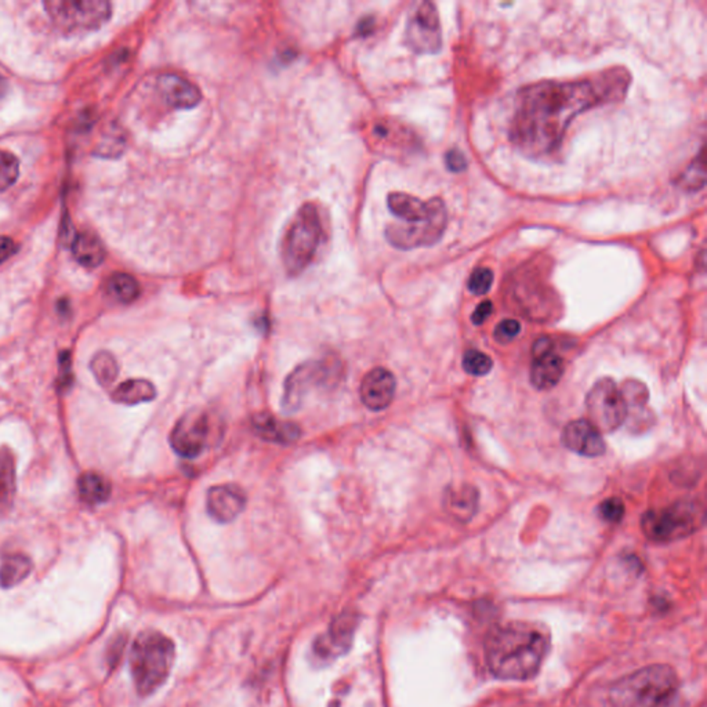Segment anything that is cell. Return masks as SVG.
<instances>
[{
	"label": "cell",
	"mask_w": 707,
	"mask_h": 707,
	"mask_svg": "<svg viewBox=\"0 0 707 707\" xmlns=\"http://www.w3.org/2000/svg\"><path fill=\"white\" fill-rule=\"evenodd\" d=\"M631 81L626 69L615 66L579 81H543L524 87L517 95L510 127L511 143L530 158H554L575 117L621 100Z\"/></svg>",
	"instance_id": "obj_1"
},
{
	"label": "cell",
	"mask_w": 707,
	"mask_h": 707,
	"mask_svg": "<svg viewBox=\"0 0 707 707\" xmlns=\"http://www.w3.org/2000/svg\"><path fill=\"white\" fill-rule=\"evenodd\" d=\"M550 650V639L535 624H504L490 631L485 642V659L490 673L500 680L525 682L540 671Z\"/></svg>",
	"instance_id": "obj_2"
},
{
	"label": "cell",
	"mask_w": 707,
	"mask_h": 707,
	"mask_svg": "<svg viewBox=\"0 0 707 707\" xmlns=\"http://www.w3.org/2000/svg\"><path fill=\"white\" fill-rule=\"evenodd\" d=\"M175 662V644L159 631H146L136 637L130 651V672L140 696L157 692L167 682Z\"/></svg>",
	"instance_id": "obj_3"
},
{
	"label": "cell",
	"mask_w": 707,
	"mask_h": 707,
	"mask_svg": "<svg viewBox=\"0 0 707 707\" xmlns=\"http://www.w3.org/2000/svg\"><path fill=\"white\" fill-rule=\"evenodd\" d=\"M679 680L671 666L653 664L623 677L611 688L613 707H663L673 698Z\"/></svg>",
	"instance_id": "obj_4"
},
{
	"label": "cell",
	"mask_w": 707,
	"mask_h": 707,
	"mask_svg": "<svg viewBox=\"0 0 707 707\" xmlns=\"http://www.w3.org/2000/svg\"><path fill=\"white\" fill-rule=\"evenodd\" d=\"M322 234L321 217L316 205H303L282 239V261L290 277L300 275L314 260Z\"/></svg>",
	"instance_id": "obj_5"
},
{
	"label": "cell",
	"mask_w": 707,
	"mask_h": 707,
	"mask_svg": "<svg viewBox=\"0 0 707 707\" xmlns=\"http://www.w3.org/2000/svg\"><path fill=\"white\" fill-rule=\"evenodd\" d=\"M704 521L703 509L695 501L682 500L664 509L650 510L641 520L642 532L656 543L687 538Z\"/></svg>",
	"instance_id": "obj_6"
},
{
	"label": "cell",
	"mask_w": 707,
	"mask_h": 707,
	"mask_svg": "<svg viewBox=\"0 0 707 707\" xmlns=\"http://www.w3.org/2000/svg\"><path fill=\"white\" fill-rule=\"evenodd\" d=\"M343 368L336 359L308 361L296 368L285 381L282 408L285 412H296L312 389H330L338 384Z\"/></svg>",
	"instance_id": "obj_7"
},
{
	"label": "cell",
	"mask_w": 707,
	"mask_h": 707,
	"mask_svg": "<svg viewBox=\"0 0 707 707\" xmlns=\"http://www.w3.org/2000/svg\"><path fill=\"white\" fill-rule=\"evenodd\" d=\"M44 6L52 23L64 32L95 31L112 15L106 0H49Z\"/></svg>",
	"instance_id": "obj_8"
},
{
	"label": "cell",
	"mask_w": 707,
	"mask_h": 707,
	"mask_svg": "<svg viewBox=\"0 0 707 707\" xmlns=\"http://www.w3.org/2000/svg\"><path fill=\"white\" fill-rule=\"evenodd\" d=\"M589 421L600 433H613L626 421L629 408L612 379L597 381L586 397Z\"/></svg>",
	"instance_id": "obj_9"
},
{
	"label": "cell",
	"mask_w": 707,
	"mask_h": 707,
	"mask_svg": "<svg viewBox=\"0 0 707 707\" xmlns=\"http://www.w3.org/2000/svg\"><path fill=\"white\" fill-rule=\"evenodd\" d=\"M405 42L416 55H436L442 47L439 10L431 2L413 7L405 29Z\"/></svg>",
	"instance_id": "obj_10"
},
{
	"label": "cell",
	"mask_w": 707,
	"mask_h": 707,
	"mask_svg": "<svg viewBox=\"0 0 707 707\" xmlns=\"http://www.w3.org/2000/svg\"><path fill=\"white\" fill-rule=\"evenodd\" d=\"M448 226V210L442 209L427 220L415 224H389L386 239L399 250H413L439 244Z\"/></svg>",
	"instance_id": "obj_11"
},
{
	"label": "cell",
	"mask_w": 707,
	"mask_h": 707,
	"mask_svg": "<svg viewBox=\"0 0 707 707\" xmlns=\"http://www.w3.org/2000/svg\"><path fill=\"white\" fill-rule=\"evenodd\" d=\"M209 437V420L201 410L186 413L170 434V445L181 458L194 459L204 452Z\"/></svg>",
	"instance_id": "obj_12"
},
{
	"label": "cell",
	"mask_w": 707,
	"mask_h": 707,
	"mask_svg": "<svg viewBox=\"0 0 707 707\" xmlns=\"http://www.w3.org/2000/svg\"><path fill=\"white\" fill-rule=\"evenodd\" d=\"M533 361L530 367V381L540 391L554 389L561 381L565 372L564 359L553 349V341L540 338L533 344Z\"/></svg>",
	"instance_id": "obj_13"
},
{
	"label": "cell",
	"mask_w": 707,
	"mask_h": 707,
	"mask_svg": "<svg viewBox=\"0 0 707 707\" xmlns=\"http://www.w3.org/2000/svg\"><path fill=\"white\" fill-rule=\"evenodd\" d=\"M357 629V616L352 613H341L335 619L327 633L322 634L316 644L314 653L322 661H333L349 650Z\"/></svg>",
	"instance_id": "obj_14"
},
{
	"label": "cell",
	"mask_w": 707,
	"mask_h": 707,
	"mask_svg": "<svg viewBox=\"0 0 707 707\" xmlns=\"http://www.w3.org/2000/svg\"><path fill=\"white\" fill-rule=\"evenodd\" d=\"M247 507V493L238 485L223 484L210 488L207 509L209 516L220 524L234 521Z\"/></svg>",
	"instance_id": "obj_15"
},
{
	"label": "cell",
	"mask_w": 707,
	"mask_h": 707,
	"mask_svg": "<svg viewBox=\"0 0 707 707\" xmlns=\"http://www.w3.org/2000/svg\"><path fill=\"white\" fill-rule=\"evenodd\" d=\"M561 441L567 449L586 458H599L607 450L601 433L584 419L568 423L562 429Z\"/></svg>",
	"instance_id": "obj_16"
},
{
	"label": "cell",
	"mask_w": 707,
	"mask_h": 707,
	"mask_svg": "<svg viewBox=\"0 0 707 707\" xmlns=\"http://www.w3.org/2000/svg\"><path fill=\"white\" fill-rule=\"evenodd\" d=\"M397 381L394 375L384 368H376L367 373L359 389L362 402L368 409H386L396 396Z\"/></svg>",
	"instance_id": "obj_17"
},
{
	"label": "cell",
	"mask_w": 707,
	"mask_h": 707,
	"mask_svg": "<svg viewBox=\"0 0 707 707\" xmlns=\"http://www.w3.org/2000/svg\"><path fill=\"white\" fill-rule=\"evenodd\" d=\"M387 207L392 215L402 221V224H413L431 217L434 213L447 205L439 198L421 201L405 192H391L387 198Z\"/></svg>",
	"instance_id": "obj_18"
},
{
	"label": "cell",
	"mask_w": 707,
	"mask_h": 707,
	"mask_svg": "<svg viewBox=\"0 0 707 707\" xmlns=\"http://www.w3.org/2000/svg\"><path fill=\"white\" fill-rule=\"evenodd\" d=\"M159 92L169 106L178 109H191L198 106L202 101V93L198 86L181 75L162 74L158 79Z\"/></svg>",
	"instance_id": "obj_19"
},
{
	"label": "cell",
	"mask_w": 707,
	"mask_h": 707,
	"mask_svg": "<svg viewBox=\"0 0 707 707\" xmlns=\"http://www.w3.org/2000/svg\"><path fill=\"white\" fill-rule=\"evenodd\" d=\"M252 424L260 439L274 444H292L300 436V429L296 424L278 420L268 413L253 416Z\"/></svg>",
	"instance_id": "obj_20"
},
{
	"label": "cell",
	"mask_w": 707,
	"mask_h": 707,
	"mask_svg": "<svg viewBox=\"0 0 707 707\" xmlns=\"http://www.w3.org/2000/svg\"><path fill=\"white\" fill-rule=\"evenodd\" d=\"M72 255L84 267L96 268L106 260V249L97 235L93 232H79L72 242Z\"/></svg>",
	"instance_id": "obj_21"
},
{
	"label": "cell",
	"mask_w": 707,
	"mask_h": 707,
	"mask_svg": "<svg viewBox=\"0 0 707 707\" xmlns=\"http://www.w3.org/2000/svg\"><path fill=\"white\" fill-rule=\"evenodd\" d=\"M15 460L12 450L0 449V516L12 509L15 496Z\"/></svg>",
	"instance_id": "obj_22"
},
{
	"label": "cell",
	"mask_w": 707,
	"mask_h": 707,
	"mask_svg": "<svg viewBox=\"0 0 707 707\" xmlns=\"http://www.w3.org/2000/svg\"><path fill=\"white\" fill-rule=\"evenodd\" d=\"M157 397V389L151 381L132 379L119 384L112 392V399L117 404L137 405L149 402Z\"/></svg>",
	"instance_id": "obj_23"
},
{
	"label": "cell",
	"mask_w": 707,
	"mask_h": 707,
	"mask_svg": "<svg viewBox=\"0 0 707 707\" xmlns=\"http://www.w3.org/2000/svg\"><path fill=\"white\" fill-rule=\"evenodd\" d=\"M448 509L452 516L460 521H469L477 513L479 506V492L471 485H463L459 490H452L447 493L445 499Z\"/></svg>",
	"instance_id": "obj_24"
},
{
	"label": "cell",
	"mask_w": 707,
	"mask_h": 707,
	"mask_svg": "<svg viewBox=\"0 0 707 707\" xmlns=\"http://www.w3.org/2000/svg\"><path fill=\"white\" fill-rule=\"evenodd\" d=\"M31 559L25 554H10L0 564V587L12 589L28 578L32 572Z\"/></svg>",
	"instance_id": "obj_25"
},
{
	"label": "cell",
	"mask_w": 707,
	"mask_h": 707,
	"mask_svg": "<svg viewBox=\"0 0 707 707\" xmlns=\"http://www.w3.org/2000/svg\"><path fill=\"white\" fill-rule=\"evenodd\" d=\"M77 490L82 500L87 504H100L111 496L108 480L97 473H86L77 480Z\"/></svg>",
	"instance_id": "obj_26"
},
{
	"label": "cell",
	"mask_w": 707,
	"mask_h": 707,
	"mask_svg": "<svg viewBox=\"0 0 707 707\" xmlns=\"http://www.w3.org/2000/svg\"><path fill=\"white\" fill-rule=\"evenodd\" d=\"M112 298L122 304H130L137 300L141 293L140 284L132 275L116 272L109 278L106 285Z\"/></svg>",
	"instance_id": "obj_27"
},
{
	"label": "cell",
	"mask_w": 707,
	"mask_h": 707,
	"mask_svg": "<svg viewBox=\"0 0 707 707\" xmlns=\"http://www.w3.org/2000/svg\"><path fill=\"white\" fill-rule=\"evenodd\" d=\"M90 369H92L96 380L103 387L111 386L116 380L117 373H119L116 359L108 351L97 352L90 362Z\"/></svg>",
	"instance_id": "obj_28"
},
{
	"label": "cell",
	"mask_w": 707,
	"mask_h": 707,
	"mask_svg": "<svg viewBox=\"0 0 707 707\" xmlns=\"http://www.w3.org/2000/svg\"><path fill=\"white\" fill-rule=\"evenodd\" d=\"M493 361L485 352L467 349L463 356L464 372L471 376H485L492 370Z\"/></svg>",
	"instance_id": "obj_29"
},
{
	"label": "cell",
	"mask_w": 707,
	"mask_h": 707,
	"mask_svg": "<svg viewBox=\"0 0 707 707\" xmlns=\"http://www.w3.org/2000/svg\"><path fill=\"white\" fill-rule=\"evenodd\" d=\"M20 176V161L17 157L0 149V191L15 186Z\"/></svg>",
	"instance_id": "obj_30"
},
{
	"label": "cell",
	"mask_w": 707,
	"mask_h": 707,
	"mask_svg": "<svg viewBox=\"0 0 707 707\" xmlns=\"http://www.w3.org/2000/svg\"><path fill=\"white\" fill-rule=\"evenodd\" d=\"M704 184H706V175H704L703 154H701L682 173V177L679 178V186L687 191H699L703 188Z\"/></svg>",
	"instance_id": "obj_31"
},
{
	"label": "cell",
	"mask_w": 707,
	"mask_h": 707,
	"mask_svg": "<svg viewBox=\"0 0 707 707\" xmlns=\"http://www.w3.org/2000/svg\"><path fill=\"white\" fill-rule=\"evenodd\" d=\"M492 269L487 268V267H480V268L474 269L473 274L470 275L469 287L470 292L477 296H484L490 292V288L493 285Z\"/></svg>",
	"instance_id": "obj_32"
},
{
	"label": "cell",
	"mask_w": 707,
	"mask_h": 707,
	"mask_svg": "<svg viewBox=\"0 0 707 707\" xmlns=\"http://www.w3.org/2000/svg\"><path fill=\"white\" fill-rule=\"evenodd\" d=\"M621 391L623 394L627 408L631 407H631H644L647 404V387L642 383H639V381H626Z\"/></svg>",
	"instance_id": "obj_33"
},
{
	"label": "cell",
	"mask_w": 707,
	"mask_h": 707,
	"mask_svg": "<svg viewBox=\"0 0 707 707\" xmlns=\"http://www.w3.org/2000/svg\"><path fill=\"white\" fill-rule=\"evenodd\" d=\"M624 504L621 499H605L599 507L600 517L608 524H618L624 517Z\"/></svg>",
	"instance_id": "obj_34"
},
{
	"label": "cell",
	"mask_w": 707,
	"mask_h": 707,
	"mask_svg": "<svg viewBox=\"0 0 707 707\" xmlns=\"http://www.w3.org/2000/svg\"><path fill=\"white\" fill-rule=\"evenodd\" d=\"M520 332H521V325H520L519 321H516V319H503L496 327L493 338L499 343L507 344L514 340L520 335Z\"/></svg>",
	"instance_id": "obj_35"
},
{
	"label": "cell",
	"mask_w": 707,
	"mask_h": 707,
	"mask_svg": "<svg viewBox=\"0 0 707 707\" xmlns=\"http://www.w3.org/2000/svg\"><path fill=\"white\" fill-rule=\"evenodd\" d=\"M445 165H447L448 170H449V172L460 173L463 172V170L467 167V159L460 149L453 148L447 152V157H445Z\"/></svg>",
	"instance_id": "obj_36"
},
{
	"label": "cell",
	"mask_w": 707,
	"mask_h": 707,
	"mask_svg": "<svg viewBox=\"0 0 707 707\" xmlns=\"http://www.w3.org/2000/svg\"><path fill=\"white\" fill-rule=\"evenodd\" d=\"M71 354L64 351L60 356V373H58V387L66 389L72 383Z\"/></svg>",
	"instance_id": "obj_37"
},
{
	"label": "cell",
	"mask_w": 707,
	"mask_h": 707,
	"mask_svg": "<svg viewBox=\"0 0 707 707\" xmlns=\"http://www.w3.org/2000/svg\"><path fill=\"white\" fill-rule=\"evenodd\" d=\"M124 648L125 637L119 634L116 639L112 640L108 651H106V662H108L109 667L116 666L122 653H124Z\"/></svg>",
	"instance_id": "obj_38"
},
{
	"label": "cell",
	"mask_w": 707,
	"mask_h": 707,
	"mask_svg": "<svg viewBox=\"0 0 707 707\" xmlns=\"http://www.w3.org/2000/svg\"><path fill=\"white\" fill-rule=\"evenodd\" d=\"M492 301H482V303L477 307L476 311L473 312V316H471V322H473L476 327H481V325L484 324V322L487 321L490 316H492Z\"/></svg>",
	"instance_id": "obj_39"
},
{
	"label": "cell",
	"mask_w": 707,
	"mask_h": 707,
	"mask_svg": "<svg viewBox=\"0 0 707 707\" xmlns=\"http://www.w3.org/2000/svg\"><path fill=\"white\" fill-rule=\"evenodd\" d=\"M18 250V245L9 237H0V264L9 260Z\"/></svg>",
	"instance_id": "obj_40"
},
{
	"label": "cell",
	"mask_w": 707,
	"mask_h": 707,
	"mask_svg": "<svg viewBox=\"0 0 707 707\" xmlns=\"http://www.w3.org/2000/svg\"><path fill=\"white\" fill-rule=\"evenodd\" d=\"M7 90H9V84H7L6 77L0 74V100L7 95Z\"/></svg>",
	"instance_id": "obj_41"
},
{
	"label": "cell",
	"mask_w": 707,
	"mask_h": 707,
	"mask_svg": "<svg viewBox=\"0 0 707 707\" xmlns=\"http://www.w3.org/2000/svg\"><path fill=\"white\" fill-rule=\"evenodd\" d=\"M372 25H373V21L370 20V18H368L367 21H362V23H359V32L365 35L370 34V28H372Z\"/></svg>",
	"instance_id": "obj_42"
}]
</instances>
